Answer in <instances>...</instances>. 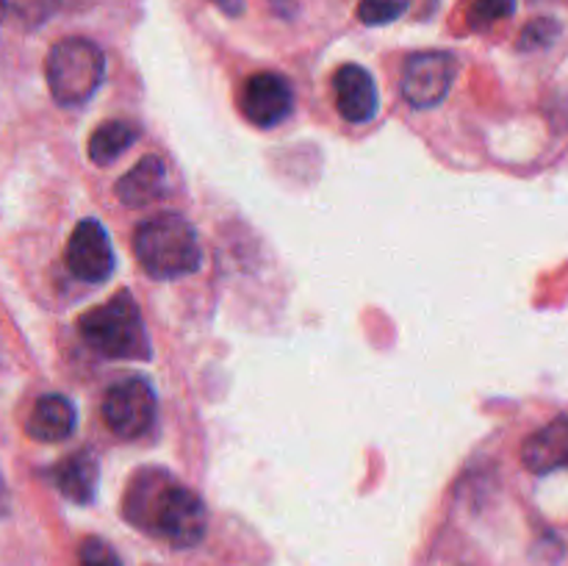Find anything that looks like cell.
I'll return each instance as SVG.
<instances>
[{
    "label": "cell",
    "mask_w": 568,
    "mask_h": 566,
    "mask_svg": "<svg viewBox=\"0 0 568 566\" xmlns=\"http://www.w3.org/2000/svg\"><path fill=\"white\" fill-rule=\"evenodd\" d=\"M125 519L178 549L203 542L209 525L200 494L175 483L161 469H144L133 477L125 492Z\"/></svg>",
    "instance_id": "cell-1"
},
{
    "label": "cell",
    "mask_w": 568,
    "mask_h": 566,
    "mask_svg": "<svg viewBox=\"0 0 568 566\" xmlns=\"http://www.w3.org/2000/svg\"><path fill=\"white\" fill-rule=\"evenodd\" d=\"M133 253L142 270L159 281L192 275L203 261L197 231L178 214L144 220L133 233Z\"/></svg>",
    "instance_id": "cell-2"
},
{
    "label": "cell",
    "mask_w": 568,
    "mask_h": 566,
    "mask_svg": "<svg viewBox=\"0 0 568 566\" xmlns=\"http://www.w3.org/2000/svg\"><path fill=\"white\" fill-rule=\"evenodd\" d=\"M81 336L105 358L148 361L153 355L142 314L131 292H116L109 303L87 311L81 316Z\"/></svg>",
    "instance_id": "cell-3"
},
{
    "label": "cell",
    "mask_w": 568,
    "mask_h": 566,
    "mask_svg": "<svg viewBox=\"0 0 568 566\" xmlns=\"http://www.w3.org/2000/svg\"><path fill=\"white\" fill-rule=\"evenodd\" d=\"M105 75V55L83 37L61 39L44 59V78L59 105H81L100 89Z\"/></svg>",
    "instance_id": "cell-4"
},
{
    "label": "cell",
    "mask_w": 568,
    "mask_h": 566,
    "mask_svg": "<svg viewBox=\"0 0 568 566\" xmlns=\"http://www.w3.org/2000/svg\"><path fill=\"white\" fill-rule=\"evenodd\" d=\"M103 420L111 433L139 438L155 422V392L144 377H125L105 392Z\"/></svg>",
    "instance_id": "cell-5"
},
{
    "label": "cell",
    "mask_w": 568,
    "mask_h": 566,
    "mask_svg": "<svg viewBox=\"0 0 568 566\" xmlns=\"http://www.w3.org/2000/svg\"><path fill=\"white\" fill-rule=\"evenodd\" d=\"M455 72H458V64H455L453 53H444V50L414 53L403 67L405 100L414 109H433L449 94Z\"/></svg>",
    "instance_id": "cell-6"
},
{
    "label": "cell",
    "mask_w": 568,
    "mask_h": 566,
    "mask_svg": "<svg viewBox=\"0 0 568 566\" xmlns=\"http://www.w3.org/2000/svg\"><path fill=\"white\" fill-rule=\"evenodd\" d=\"M294 89L288 78L277 72H255L242 83L239 92V111L244 120L258 128H275L292 114Z\"/></svg>",
    "instance_id": "cell-7"
},
{
    "label": "cell",
    "mask_w": 568,
    "mask_h": 566,
    "mask_svg": "<svg viewBox=\"0 0 568 566\" xmlns=\"http://www.w3.org/2000/svg\"><path fill=\"white\" fill-rule=\"evenodd\" d=\"M64 259L72 275L81 277V281L87 283H103L109 281L111 272H114L111 239L98 220L78 222L70 242H67Z\"/></svg>",
    "instance_id": "cell-8"
},
{
    "label": "cell",
    "mask_w": 568,
    "mask_h": 566,
    "mask_svg": "<svg viewBox=\"0 0 568 566\" xmlns=\"http://www.w3.org/2000/svg\"><path fill=\"white\" fill-rule=\"evenodd\" d=\"M333 98H336L338 114L347 122H369L377 114V83L372 72L361 64H342L333 72Z\"/></svg>",
    "instance_id": "cell-9"
},
{
    "label": "cell",
    "mask_w": 568,
    "mask_h": 566,
    "mask_svg": "<svg viewBox=\"0 0 568 566\" xmlns=\"http://www.w3.org/2000/svg\"><path fill=\"white\" fill-rule=\"evenodd\" d=\"M521 461L536 475L568 469V416H558L532 433L521 447Z\"/></svg>",
    "instance_id": "cell-10"
},
{
    "label": "cell",
    "mask_w": 568,
    "mask_h": 566,
    "mask_svg": "<svg viewBox=\"0 0 568 566\" xmlns=\"http://www.w3.org/2000/svg\"><path fill=\"white\" fill-rule=\"evenodd\" d=\"M78 425V411L64 394H44L37 400L31 416H28V436L37 438V442H64L75 433Z\"/></svg>",
    "instance_id": "cell-11"
},
{
    "label": "cell",
    "mask_w": 568,
    "mask_h": 566,
    "mask_svg": "<svg viewBox=\"0 0 568 566\" xmlns=\"http://www.w3.org/2000/svg\"><path fill=\"white\" fill-rule=\"evenodd\" d=\"M166 189V166L159 155H144L136 166H131V172L116 181L114 192L116 200L128 209H144L153 200H159Z\"/></svg>",
    "instance_id": "cell-12"
},
{
    "label": "cell",
    "mask_w": 568,
    "mask_h": 566,
    "mask_svg": "<svg viewBox=\"0 0 568 566\" xmlns=\"http://www.w3.org/2000/svg\"><path fill=\"white\" fill-rule=\"evenodd\" d=\"M50 477H53L55 488H59L67 499H72V503L78 505H87L92 503L94 492H98V458H94L92 449H78V453L59 461L55 469L50 472Z\"/></svg>",
    "instance_id": "cell-13"
},
{
    "label": "cell",
    "mask_w": 568,
    "mask_h": 566,
    "mask_svg": "<svg viewBox=\"0 0 568 566\" xmlns=\"http://www.w3.org/2000/svg\"><path fill=\"white\" fill-rule=\"evenodd\" d=\"M139 139V128L133 122L125 120H109L103 125L94 128V133L89 137V159L94 164L105 166L111 161L120 159L128 148Z\"/></svg>",
    "instance_id": "cell-14"
},
{
    "label": "cell",
    "mask_w": 568,
    "mask_h": 566,
    "mask_svg": "<svg viewBox=\"0 0 568 566\" xmlns=\"http://www.w3.org/2000/svg\"><path fill=\"white\" fill-rule=\"evenodd\" d=\"M0 11L17 28L33 31V28L44 26L59 11V0H0Z\"/></svg>",
    "instance_id": "cell-15"
},
{
    "label": "cell",
    "mask_w": 568,
    "mask_h": 566,
    "mask_svg": "<svg viewBox=\"0 0 568 566\" xmlns=\"http://www.w3.org/2000/svg\"><path fill=\"white\" fill-rule=\"evenodd\" d=\"M410 0H361L358 20L364 26H388L408 11Z\"/></svg>",
    "instance_id": "cell-16"
},
{
    "label": "cell",
    "mask_w": 568,
    "mask_h": 566,
    "mask_svg": "<svg viewBox=\"0 0 568 566\" xmlns=\"http://www.w3.org/2000/svg\"><path fill=\"white\" fill-rule=\"evenodd\" d=\"M516 11V0H475L469 6V26L471 28H488L494 22L508 20Z\"/></svg>",
    "instance_id": "cell-17"
},
{
    "label": "cell",
    "mask_w": 568,
    "mask_h": 566,
    "mask_svg": "<svg viewBox=\"0 0 568 566\" xmlns=\"http://www.w3.org/2000/svg\"><path fill=\"white\" fill-rule=\"evenodd\" d=\"M78 566H122V560L111 544L98 536H89L78 547Z\"/></svg>",
    "instance_id": "cell-18"
},
{
    "label": "cell",
    "mask_w": 568,
    "mask_h": 566,
    "mask_svg": "<svg viewBox=\"0 0 568 566\" xmlns=\"http://www.w3.org/2000/svg\"><path fill=\"white\" fill-rule=\"evenodd\" d=\"M560 33V26L555 20H549V17H538V20L527 22V28L521 31L519 37V48L521 50H541V48H549V44L558 39Z\"/></svg>",
    "instance_id": "cell-19"
},
{
    "label": "cell",
    "mask_w": 568,
    "mask_h": 566,
    "mask_svg": "<svg viewBox=\"0 0 568 566\" xmlns=\"http://www.w3.org/2000/svg\"><path fill=\"white\" fill-rule=\"evenodd\" d=\"M216 3H220L227 14H242V9H244L242 0H216Z\"/></svg>",
    "instance_id": "cell-20"
},
{
    "label": "cell",
    "mask_w": 568,
    "mask_h": 566,
    "mask_svg": "<svg viewBox=\"0 0 568 566\" xmlns=\"http://www.w3.org/2000/svg\"><path fill=\"white\" fill-rule=\"evenodd\" d=\"M0 20H3V11H0Z\"/></svg>",
    "instance_id": "cell-21"
}]
</instances>
